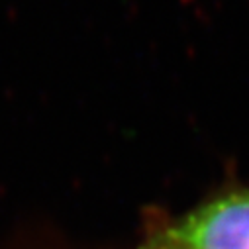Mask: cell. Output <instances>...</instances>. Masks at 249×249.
<instances>
[{
	"label": "cell",
	"mask_w": 249,
	"mask_h": 249,
	"mask_svg": "<svg viewBox=\"0 0 249 249\" xmlns=\"http://www.w3.org/2000/svg\"><path fill=\"white\" fill-rule=\"evenodd\" d=\"M169 249H249V193L216 198L165 233Z\"/></svg>",
	"instance_id": "6da1fadb"
}]
</instances>
